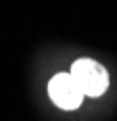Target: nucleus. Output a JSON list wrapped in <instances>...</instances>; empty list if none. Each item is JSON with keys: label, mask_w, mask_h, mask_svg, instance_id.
<instances>
[{"label": "nucleus", "mask_w": 117, "mask_h": 121, "mask_svg": "<svg viewBox=\"0 0 117 121\" xmlns=\"http://www.w3.org/2000/svg\"><path fill=\"white\" fill-rule=\"evenodd\" d=\"M69 75L73 79H75V83L79 85L81 92L84 96H100L106 92L108 88V71L102 67L98 62H94V60H88V58H81L77 60L75 64H73Z\"/></svg>", "instance_id": "nucleus-1"}, {"label": "nucleus", "mask_w": 117, "mask_h": 121, "mask_svg": "<svg viewBox=\"0 0 117 121\" xmlns=\"http://www.w3.org/2000/svg\"><path fill=\"white\" fill-rule=\"evenodd\" d=\"M50 98L63 110H77L83 104V92L69 73H56L48 85Z\"/></svg>", "instance_id": "nucleus-2"}]
</instances>
